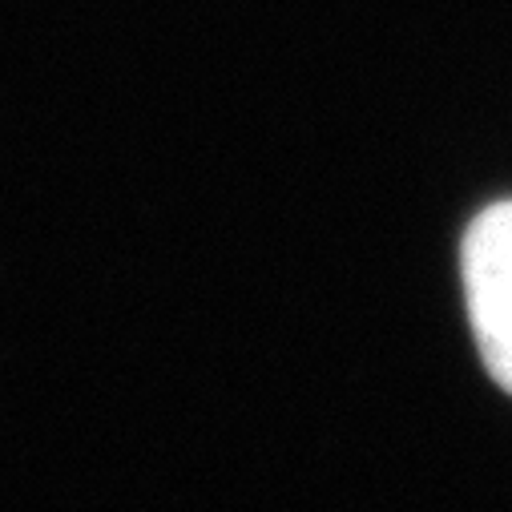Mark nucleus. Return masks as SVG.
Wrapping results in <instances>:
<instances>
[{
	"label": "nucleus",
	"instance_id": "1",
	"mask_svg": "<svg viewBox=\"0 0 512 512\" xmlns=\"http://www.w3.org/2000/svg\"><path fill=\"white\" fill-rule=\"evenodd\" d=\"M460 275L480 359L492 383L512 396V202L488 206L468 226Z\"/></svg>",
	"mask_w": 512,
	"mask_h": 512
}]
</instances>
